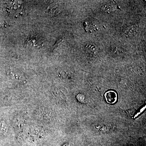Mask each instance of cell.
Masks as SVG:
<instances>
[{
  "instance_id": "cell-6",
  "label": "cell",
  "mask_w": 146,
  "mask_h": 146,
  "mask_svg": "<svg viewBox=\"0 0 146 146\" xmlns=\"http://www.w3.org/2000/svg\"><path fill=\"white\" fill-rule=\"evenodd\" d=\"M86 49L90 52H94L96 51V48L93 44H89L86 47Z\"/></svg>"
},
{
  "instance_id": "cell-2",
  "label": "cell",
  "mask_w": 146,
  "mask_h": 146,
  "mask_svg": "<svg viewBox=\"0 0 146 146\" xmlns=\"http://www.w3.org/2000/svg\"><path fill=\"white\" fill-rule=\"evenodd\" d=\"M105 97L106 102L110 104H113L116 102L117 98V94L115 91H110L106 92L105 94Z\"/></svg>"
},
{
  "instance_id": "cell-4",
  "label": "cell",
  "mask_w": 146,
  "mask_h": 146,
  "mask_svg": "<svg viewBox=\"0 0 146 146\" xmlns=\"http://www.w3.org/2000/svg\"><path fill=\"white\" fill-rule=\"evenodd\" d=\"M8 125L4 121L0 122V133L3 135H6L8 132Z\"/></svg>"
},
{
  "instance_id": "cell-5",
  "label": "cell",
  "mask_w": 146,
  "mask_h": 146,
  "mask_svg": "<svg viewBox=\"0 0 146 146\" xmlns=\"http://www.w3.org/2000/svg\"><path fill=\"white\" fill-rule=\"evenodd\" d=\"M137 31V28L135 26L128 28L125 32V34L127 36H131L134 35Z\"/></svg>"
},
{
  "instance_id": "cell-3",
  "label": "cell",
  "mask_w": 146,
  "mask_h": 146,
  "mask_svg": "<svg viewBox=\"0 0 146 146\" xmlns=\"http://www.w3.org/2000/svg\"><path fill=\"white\" fill-rule=\"evenodd\" d=\"M9 75L11 78L16 80H21L23 78V76L22 75L21 73L19 72L18 71H15L10 70H9Z\"/></svg>"
},
{
  "instance_id": "cell-1",
  "label": "cell",
  "mask_w": 146,
  "mask_h": 146,
  "mask_svg": "<svg viewBox=\"0 0 146 146\" xmlns=\"http://www.w3.org/2000/svg\"><path fill=\"white\" fill-rule=\"evenodd\" d=\"M23 5L21 1H9L7 3V11L8 13H10L13 16H18L21 14L23 11Z\"/></svg>"
},
{
  "instance_id": "cell-7",
  "label": "cell",
  "mask_w": 146,
  "mask_h": 146,
  "mask_svg": "<svg viewBox=\"0 0 146 146\" xmlns=\"http://www.w3.org/2000/svg\"><path fill=\"white\" fill-rule=\"evenodd\" d=\"M145 108L146 106H143V107L141 108V109L139 110H138V112H137V113H136V115L134 116V118L136 117L138 115H140L141 113H142V112L145 110Z\"/></svg>"
}]
</instances>
